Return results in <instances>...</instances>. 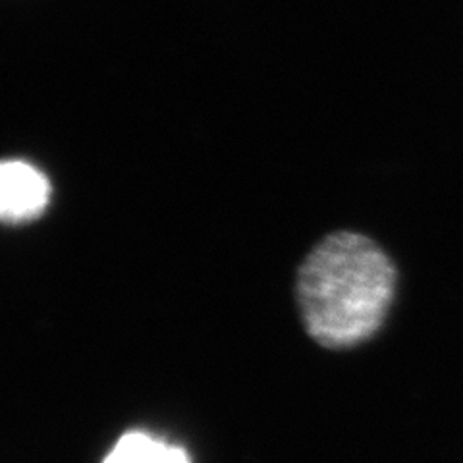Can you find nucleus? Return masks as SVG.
Wrapping results in <instances>:
<instances>
[{
	"mask_svg": "<svg viewBox=\"0 0 463 463\" xmlns=\"http://www.w3.org/2000/svg\"><path fill=\"white\" fill-rule=\"evenodd\" d=\"M51 184L45 174L24 161H6L0 168V214L8 224L37 219L47 209Z\"/></svg>",
	"mask_w": 463,
	"mask_h": 463,
	"instance_id": "2",
	"label": "nucleus"
},
{
	"mask_svg": "<svg viewBox=\"0 0 463 463\" xmlns=\"http://www.w3.org/2000/svg\"><path fill=\"white\" fill-rule=\"evenodd\" d=\"M105 463H192L182 448L165 444L149 434L128 432L112 448Z\"/></svg>",
	"mask_w": 463,
	"mask_h": 463,
	"instance_id": "3",
	"label": "nucleus"
},
{
	"mask_svg": "<svg viewBox=\"0 0 463 463\" xmlns=\"http://www.w3.org/2000/svg\"><path fill=\"white\" fill-rule=\"evenodd\" d=\"M394 288L396 269L379 245L355 232H336L299 267L303 325L325 347L355 345L381 328Z\"/></svg>",
	"mask_w": 463,
	"mask_h": 463,
	"instance_id": "1",
	"label": "nucleus"
}]
</instances>
